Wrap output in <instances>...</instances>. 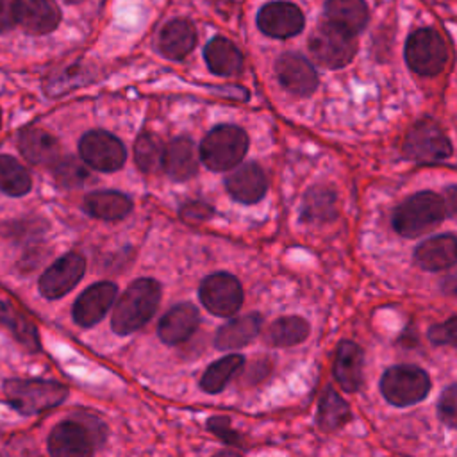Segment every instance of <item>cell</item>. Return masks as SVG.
Segmentation results:
<instances>
[{
	"instance_id": "11",
	"label": "cell",
	"mask_w": 457,
	"mask_h": 457,
	"mask_svg": "<svg viewBox=\"0 0 457 457\" xmlns=\"http://www.w3.org/2000/svg\"><path fill=\"white\" fill-rule=\"evenodd\" d=\"M82 161L98 171H116L123 166L127 152L123 143L105 130H89L79 141Z\"/></svg>"
},
{
	"instance_id": "26",
	"label": "cell",
	"mask_w": 457,
	"mask_h": 457,
	"mask_svg": "<svg viewBox=\"0 0 457 457\" xmlns=\"http://www.w3.org/2000/svg\"><path fill=\"white\" fill-rule=\"evenodd\" d=\"M204 57L209 70L221 77L236 75L243 66V55L239 48L230 39H225L220 36L212 37L207 43L204 50Z\"/></svg>"
},
{
	"instance_id": "39",
	"label": "cell",
	"mask_w": 457,
	"mask_h": 457,
	"mask_svg": "<svg viewBox=\"0 0 457 457\" xmlns=\"http://www.w3.org/2000/svg\"><path fill=\"white\" fill-rule=\"evenodd\" d=\"M211 214H212L211 205L202 204V202H189L180 211V216L186 221H204V220L211 218Z\"/></svg>"
},
{
	"instance_id": "30",
	"label": "cell",
	"mask_w": 457,
	"mask_h": 457,
	"mask_svg": "<svg viewBox=\"0 0 457 457\" xmlns=\"http://www.w3.org/2000/svg\"><path fill=\"white\" fill-rule=\"evenodd\" d=\"M243 364H245V357L239 353H230L214 361L212 364L207 366V370L200 378L202 389L211 395L223 391L227 382L241 370Z\"/></svg>"
},
{
	"instance_id": "33",
	"label": "cell",
	"mask_w": 457,
	"mask_h": 457,
	"mask_svg": "<svg viewBox=\"0 0 457 457\" xmlns=\"http://www.w3.org/2000/svg\"><path fill=\"white\" fill-rule=\"evenodd\" d=\"M30 189L29 171L11 155H0V191L9 196H21Z\"/></svg>"
},
{
	"instance_id": "21",
	"label": "cell",
	"mask_w": 457,
	"mask_h": 457,
	"mask_svg": "<svg viewBox=\"0 0 457 457\" xmlns=\"http://www.w3.org/2000/svg\"><path fill=\"white\" fill-rule=\"evenodd\" d=\"M261 327H262V318L257 312H250V314L234 318L218 328V332L214 336V345L218 350L243 348L252 339L257 337Z\"/></svg>"
},
{
	"instance_id": "6",
	"label": "cell",
	"mask_w": 457,
	"mask_h": 457,
	"mask_svg": "<svg viewBox=\"0 0 457 457\" xmlns=\"http://www.w3.org/2000/svg\"><path fill=\"white\" fill-rule=\"evenodd\" d=\"M430 389L427 371L414 364H396L384 371L380 378L382 396L396 407H407L421 402Z\"/></svg>"
},
{
	"instance_id": "3",
	"label": "cell",
	"mask_w": 457,
	"mask_h": 457,
	"mask_svg": "<svg viewBox=\"0 0 457 457\" xmlns=\"http://www.w3.org/2000/svg\"><path fill=\"white\" fill-rule=\"evenodd\" d=\"M4 393L12 409L34 416L61 405L68 396V386L45 378H9L4 382Z\"/></svg>"
},
{
	"instance_id": "42",
	"label": "cell",
	"mask_w": 457,
	"mask_h": 457,
	"mask_svg": "<svg viewBox=\"0 0 457 457\" xmlns=\"http://www.w3.org/2000/svg\"><path fill=\"white\" fill-rule=\"evenodd\" d=\"M212 457H241V455L237 452H234V450H221V452L214 453Z\"/></svg>"
},
{
	"instance_id": "28",
	"label": "cell",
	"mask_w": 457,
	"mask_h": 457,
	"mask_svg": "<svg viewBox=\"0 0 457 457\" xmlns=\"http://www.w3.org/2000/svg\"><path fill=\"white\" fill-rule=\"evenodd\" d=\"M20 152L32 164H50L57 161L59 145L52 134L41 129H27L20 136Z\"/></svg>"
},
{
	"instance_id": "27",
	"label": "cell",
	"mask_w": 457,
	"mask_h": 457,
	"mask_svg": "<svg viewBox=\"0 0 457 457\" xmlns=\"http://www.w3.org/2000/svg\"><path fill=\"white\" fill-rule=\"evenodd\" d=\"M84 209L98 220H121L132 209V202L120 191H95L84 198Z\"/></svg>"
},
{
	"instance_id": "31",
	"label": "cell",
	"mask_w": 457,
	"mask_h": 457,
	"mask_svg": "<svg viewBox=\"0 0 457 457\" xmlns=\"http://www.w3.org/2000/svg\"><path fill=\"white\" fill-rule=\"evenodd\" d=\"M309 336V323L300 316L275 320L266 330V341L273 346H295Z\"/></svg>"
},
{
	"instance_id": "43",
	"label": "cell",
	"mask_w": 457,
	"mask_h": 457,
	"mask_svg": "<svg viewBox=\"0 0 457 457\" xmlns=\"http://www.w3.org/2000/svg\"><path fill=\"white\" fill-rule=\"evenodd\" d=\"M0 120H2V118H0Z\"/></svg>"
},
{
	"instance_id": "24",
	"label": "cell",
	"mask_w": 457,
	"mask_h": 457,
	"mask_svg": "<svg viewBox=\"0 0 457 457\" xmlns=\"http://www.w3.org/2000/svg\"><path fill=\"white\" fill-rule=\"evenodd\" d=\"M195 43H196L195 27L182 18L168 21L159 36V50L168 59L186 57L193 50Z\"/></svg>"
},
{
	"instance_id": "35",
	"label": "cell",
	"mask_w": 457,
	"mask_h": 457,
	"mask_svg": "<svg viewBox=\"0 0 457 457\" xmlns=\"http://www.w3.org/2000/svg\"><path fill=\"white\" fill-rule=\"evenodd\" d=\"M55 177L59 180V184L66 186V187H75L80 186L86 179V170L84 166L73 159V157H66L61 161H55Z\"/></svg>"
},
{
	"instance_id": "36",
	"label": "cell",
	"mask_w": 457,
	"mask_h": 457,
	"mask_svg": "<svg viewBox=\"0 0 457 457\" xmlns=\"http://www.w3.org/2000/svg\"><path fill=\"white\" fill-rule=\"evenodd\" d=\"M437 412L445 425L457 428V384L448 386L441 393L439 403H437Z\"/></svg>"
},
{
	"instance_id": "8",
	"label": "cell",
	"mask_w": 457,
	"mask_h": 457,
	"mask_svg": "<svg viewBox=\"0 0 457 457\" xmlns=\"http://www.w3.org/2000/svg\"><path fill=\"white\" fill-rule=\"evenodd\" d=\"M402 152L414 162L434 164L443 162L452 155V143L437 123L421 120L407 130Z\"/></svg>"
},
{
	"instance_id": "40",
	"label": "cell",
	"mask_w": 457,
	"mask_h": 457,
	"mask_svg": "<svg viewBox=\"0 0 457 457\" xmlns=\"http://www.w3.org/2000/svg\"><path fill=\"white\" fill-rule=\"evenodd\" d=\"M16 7L18 0H0V32L16 23Z\"/></svg>"
},
{
	"instance_id": "38",
	"label": "cell",
	"mask_w": 457,
	"mask_h": 457,
	"mask_svg": "<svg viewBox=\"0 0 457 457\" xmlns=\"http://www.w3.org/2000/svg\"><path fill=\"white\" fill-rule=\"evenodd\" d=\"M205 425H207V430L218 436L223 443L232 446H245L239 434L230 427V420L227 416H211Z\"/></svg>"
},
{
	"instance_id": "10",
	"label": "cell",
	"mask_w": 457,
	"mask_h": 457,
	"mask_svg": "<svg viewBox=\"0 0 457 457\" xmlns=\"http://www.w3.org/2000/svg\"><path fill=\"white\" fill-rule=\"evenodd\" d=\"M200 300L204 307L221 318L236 314L243 303V287L239 280L225 271L205 277L200 284Z\"/></svg>"
},
{
	"instance_id": "19",
	"label": "cell",
	"mask_w": 457,
	"mask_h": 457,
	"mask_svg": "<svg viewBox=\"0 0 457 457\" xmlns=\"http://www.w3.org/2000/svg\"><path fill=\"white\" fill-rule=\"evenodd\" d=\"M61 20V11L54 0H18L16 23L30 34L52 32Z\"/></svg>"
},
{
	"instance_id": "22",
	"label": "cell",
	"mask_w": 457,
	"mask_h": 457,
	"mask_svg": "<svg viewBox=\"0 0 457 457\" xmlns=\"http://www.w3.org/2000/svg\"><path fill=\"white\" fill-rule=\"evenodd\" d=\"M368 16V5L364 0L325 2V20L352 36H357L366 27Z\"/></svg>"
},
{
	"instance_id": "12",
	"label": "cell",
	"mask_w": 457,
	"mask_h": 457,
	"mask_svg": "<svg viewBox=\"0 0 457 457\" xmlns=\"http://www.w3.org/2000/svg\"><path fill=\"white\" fill-rule=\"evenodd\" d=\"M84 270L86 261L80 253L70 252L62 255L39 277V293L48 300L64 296L79 284V280L84 275Z\"/></svg>"
},
{
	"instance_id": "1",
	"label": "cell",
	"mask_w": 457,
	"mask_h": 457,
	"mask_svg": "<svg viewBox=\"0 0 457 457\" xmlns=\"http://www.w3.org/2000/svg\"><path fill=\"white\" fill-rule=\"evenodd\" d=\"M105 434L107 427L100 418L77 412L52 428L48 436L50 457H93Z\"/></svg>"
},
{
	"instance_id": "14",
	"label": "cell",
	"mask_w": 457,
	"mask_h": 457,
	"mask_svg": "<svg viewBox=\"0 0 457 457\" xmlns=\"http://www.w3.org/2000/svg\"><path fill=\"white\" fill-rule=\"evenodd\" d=\"M275 73L280 86L296 96H309L318 87L314 66L300 54H282L277 59Z\"/></svg>"
},
{
	"instance_id": "13",
	"label": "cell",
	"mask_w": 457,
	"mask_h": 457,
	"mask_svg": "<svg viewBox=\"0 0 457 457\" xmlns=\"http://www.w3.org/2000/svg\"><path fill=\"white\" fill-rule=\"evenodd\" d=\"M303 23V12L291 2H270L257 12L261 32L277 39L296 36L302 32Z\"/></svg>"
},
{
	"instance_id": "9",
	"label": "cell",
	"mask_w": 457,
	"mask_h": 457,
	"mask_svg": "<svg viewBox=\"0 0 457 457\" xmlns=\"http://www.w3.org/2000/svg\"><path fill=\"white\" fill-rule=\"evenodd\" d=\"M405 62L407 66L423 77H434L443 71L448 50L443 37L434 29H418L405 41Z\"/></svg>"
},
{
	"instance_id": "29",
	"label": "cell",
	"mask_w": 457,
	"mask_h": 457,
	"mask_svg": "<svg viewBox=\"0 0 457 457\" xmlns=\"http://www.w3.org/2000/svg\"><path fill=\"white\" fill-rule=\"evenodd\" d=\"M352 418L350 405L330 387H327L318 403V425L325 432H332L346 425Z\"/></svg>"
},
{
	"instance_id": "25",
	"label": "cell",
	"mask_w": 457,
	"mask_h": 457,
	"mask_svg": "<svg viewBox=\"0 0 457 457\" xmlns=\"http://www.w3.org/2000/svg\"><path fill=\"white\" fill-rule=\"evenodd\" d=\"M0 323L5 325L16 341L30 353L39 352V337L34 323L9 298L0 296Z\"/></svg>"
},
{
	"instance_id": "18",
	"label": "cell",
	"mask_w": 457,
	"mask_h": 457,
	"mask_svg": "<svg viewBox=\"0 0 457 457\" xmlns=\"http://www.w3.org/2000/svg\"><path fill=\"white\" fill-rule=\"evenodd\" d=\"M200 321L198 309L193 303H179L171 307L159 321L157 334L162 343L173 346L184 343L196 330Z\"/></svg>"
},
{
	"instance_id": "41",
	"label": "cell",
	"mask_w": 457,
	"mask_h": 457,
	"mask_svg": "<svg viewBox=\"0 0 457 457\" xmlns=\"http://www.w3.org/2000/svg\"><path fill=\"white\" fill-rule=\"evenodd\" d=\"M443 205H445V212L453 216L457 214V184H452V186H446L443 189Z\"/></svg>"
},
{
	"instance_id": "23",
	"label": "cell",
	"mask_w": 457,
	"mask_h": 457,
	"mask_svg": "<svg viewBox=\"0 0 457 457\" xmlns=\"http://www.w3.org/2000/svg\"><path fill=\"white\" fill-rule=\"evenodd\" d=\"M162 168L173 180H187L193 177L198 168V157L193 141L187 137H177L170 141L164 148Z\"/></svg>"
},
{
	"instance_id": "17",
	"label": "cell",
	"mask_w": 457,
	"mask_h": 457,
	"mask_svg": "<svg viewBox=\"0 0 457 457\" xmlns=\"http://www.w3.org/2000/svg\"><path fill=\"white\" fill-rule=\"evenodd\" d=\"M225 186L234 200L241 204H255L264 196L268 180L264 171L255 162H246L237 166L227 177Z\"/></svg>"
},
{
	"instance_id": "7",
	"label": "cell",
	"mask_w": 457,
	"mask_h": 457,
	"mask_svg": "<svg viewBox=\"0 0 457 457\" xmlns=\"http://www.w3.org/2000/svg\"><path fill=\"white\" fill-rule=\"evenodd\" d=\"M311 55L328 70L345 68L357 54L355 36L323 20L309 37Z\"/></svg>"
},
{
	"instance_id": "4",
	"label": "cell",
	"mask_w": 457,
	"mask_h": 457,
	"mask_svg": "<svg viewBox=\"0 0 457 457\" xmlns=\"http://www.w3.org/2000/svg\"><path fill=\"white\" fill-rule=\"evenodd\" d=\"M445 216L443 198L434 191H420L395 209L393 228L403 237H416L437 227Z\"/></svg>"
},
{
	"instance_id": "15",
	"label": "cell",
	"mask_w": 457,
	"mask_h": 457,
	"mask_svg": "<svg viewBox=\"0 0 457 457\" xmlns=\"http://www.w3.org/2000/svg\"><path fill=\"white\" fill-rule=\"evenodd\" d=\"M116 286L112 282H96L84 289L73 303V320L77 325L87 328L96 325L111 309L116 298Z\"/></svg>"
},
{
	"instance_id": "5",
	"label": "cell",
	"mask_w": 457,
	"mask_h": 457,
	"mask_svg": "<svg viewBox=\"0 0 457 457\" xmlns=\"http://www.w3.org/2000/svg\"><path fill=\"white\" fill-rule=\"evenodd\" d=\"M248 148V137L236 125L214 127L200 145V159L212 171H225L241 162Z\"/></svg>"
},
{
	"instance_id": "32",
	"label": "cell",
	"mask_w": 457,
	"mask_h": 457,
	"mask_svg": "<svg viewBox=\"0 0 457 457\" xmlns=\"http://www.w3.org/2000/svg\"><path fill=\"white\" fill-rule=\"evenodd\" d=\"M336 214V193L327 186L311 187L302 202V218L305 221H323Z\"/></svg>"
},
{
	"instance_id": "34",
	"label": "cell",
	"mask_w": 457,
	"mask_h": 457,
	"mask_svg": "<svg viewBox=\"0 0 457 457\" xmlns=\"http://www.w3.org/2000/svg\"><path fill=\"white\" fill-rule=\"evenodd\" d=\"M164 145L162 141L154 134H143L137 137L134 145V157L137 166L143 171H155L159 166H162L164 157Z\"/></svg>"
},
{
	"instance_id": "37",
	"label": "cell",
	"mask_w": 457,
	"mask_h": 457,
	"mask_svg": "<svg viewBox=\"0 0 457 457\" xmlns=\"http://www.w3.org/2000/svg\"><path fill=\"white\" fill-rule=\"evenodd\" d=\"M428 339L437 346L443 345V346H452L457 350V316H453L443 323L432 325L428 328Z\"/></svg>"
},
{
	"instance_id": "20",
	"label": "cell",
	"mask_w": 457,
	"mask_h": 457,
	"mask_svg": "<svg viewBox=\"0 0 457 457\" xmlns=\"http://www.w3.org/2000/svg\"><path fill=\"white\" fill-rule=\"evenodd\" d=\"M362 348L353 341H341L334 357V378L348 393H353L362 384Z\"/></svg>"
},
{
	"instance_id": "2",
	"label": "cell",
	"mask_w": 457,
	"mask_h": 457,
	"mask_svg": "<svg viewBox=\"0 0 457 457\" xmlns=\"http://www.w3.org/2000/svg\"><path fill=\"white\" fill-rule=\"evenodd\" d=\"M161 284L154 278L134 280L114 305L111 327L116 334L127 336L139 330L157 311Z\"/></svg>"
},
{
	"instance_id": "16",
	"label": "cell",
	"mask_w": 457,
	"mask_h": 457,
	"mask_svg": "<svg viewBox=\"0 0 457 457\" xmlns=\"http://www.w3.org/2000/svg\"><path fill=\"white\" fill-rule=\"evenodd\" d=\"M414 262L427 271H441L457 264V236L439 234L414 248Z\"/></svg>"
}]
</instances>
